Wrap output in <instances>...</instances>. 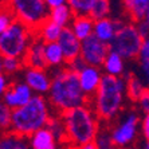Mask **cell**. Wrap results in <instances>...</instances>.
Returning a JSON list of instances; mask_svg holds the SVG:
<instances>
[{
  "label": "cell",
  "mask_w": 149,
  "mask_h": 149,
  "mask_svg": "<svg viewBox=\"0 0 149 149\" xmlns=\"http://www.w3.org/2000/svg\"><path fill=\"white\" fill-rule=\"evenodd\" d=\"M52 82L49 91V102L58 113L90 104V98L83 93L79 77L69 67L56 69L51 75Z\"/></svg>",
  "instance_id": "6da1fadb"
},
{
  "label": "cell",
  "mask_w": 149,
  "mask_h": 149,
  "mask_svg": "<svg viewBox=\"0 0 149 149\" xmlns=\"http://www.w3.org/2000/svg\"><path fill=\"white\" fill-rule=\"evenodd\" d=\"M70 148L93 142L101 129V120L90 105L71 109L61 114Z\"/></svg>",
  "instance_id": "7a4b0ae2"
},
{
  "label": "cell",
  "mask_w": 149,
  "mask_h": 149,
  "mask_svg": "<svg viewBox=\"0 0 149 149\" xmlns=\"http://www.w3.org/2000/svg\"><path fill=\"white\" fill-rule=\"evenodd\" d=\"M125 94L126 81L122 77H111L104 74L97 93L91 98L89 105L94 109L101 121L111 124L121 114Z\"/></svg>",
  "instance_id": "3957f363"
},
{
  "label": "cell",
  "mask_w": 149,
  "mask_h": 149,
  "mask_svg": "<svg viewBox=\"0 0 149 149\" xmlns=\"http://www.w3.org/2000/svg\"><path fill=\"white\" fill-rule=\"evenodd\" d=\"M51 117L49 100L35 94L27 105L12 110L10 132L28 139L35 132L46 128Z\"/></svg>",
  "instance_id": "277c9868"
},
{
  "label": "cell",
  "mask_w": 149,
  "mask_h": 149,
  "mask_svg": "<svg viewBox=\"0 0 149 149\" xmlns=\"http://www.w3.org/2000/svg\"><path fill=\"white\" fill-rule=\"evenodd\" d=\"M35 38V32L16 20L4 32H0V52L6 58L23 59L31 42Z\"/></svg>",
  "instance_id": "5b68a950"
},
{
  "label": "cell",
  "mask_w": 149,
  "mask_h": 149,
  "mask_svg": "<svg viewBox=\"0 0 149 149\" xmlns=\"http://www.w3.org/2000/svg\"><path fill=\"white\" fill-rule=\"evenodd\" d=\"M10 6L16 20L23 23L34 32L50 19L51 10L46 0H12L10 1Z\"/></svg>",
  "instance_id": "8992f818"
},
{
  "label": "cell",
  "mask_w": 149,
  "mask_h": 149,
  "mask_svg": "<svg viewBox=\"0 0 149 149\" xmlns=\"http://www.w3.org/2000/svg\"><path fill=\"white\" fill-rule=\"evenodd\" d=\"M110 132L118 149L132 148L133 144L139 140V133L141 132V120L139 113L134 110L121 113L110 124Z\"/></svg>",
  "instance_id": "52a82bcc"
},
{
  "label": "cell",
  "mask_w": 149,
  "mask_h": 149,
  "mask_svg": "<svg viewBox=\"0 0 149 149\" xmlns=\"http://www.w3.org/2000/svg\"><path fill=\"white\" fill-rule=\"evenodd\" d=\"M142 36L139 34V30L133 23H126L120 31L116 34L114 39L111 40L110 51L117 52L124 59L133 61L137 59L141 51Z\"/></svg>",
  "instance_id": "ba28073f"
},
{
  "label": "cell",
  "mask_w": 149,
  "mask_h": 149,
  "mask_svg": "<svg viewBox=\"0 0 149 149\" xmlns=\"http://www.w3.org/2000/svg\"><path fill=\"white\" fill-rule=\"evenodd\" d=\"M110 52V46L105 42L100 40L91 35L90 38L85 39L82 42V50H81V58L87 66L102 67L105 63V59Z\"/></svg>",
  "instance_id": "9c48e42d"
},
{
  "label": "cell",
  "mask_w": 149,
  "mask_h": 149,
  "mask_svg": "<svg viewBox=\"0 0 149 149\" xmlns=\"http://www.w3.org/2000/svg\"><path fill=\"white\" fill-rule=\"evenodd\" d=\"M34 91L24 81H16L3 94V104L8 106L11 110H15L27 105L34 98Z\"/></svg>",
  "instance_id": "30bf717a"
},
{
  "label": "cell",
  "mask_w": 149,
  "mask_h": 149,
  "mask_svg": "<svg viewBox=\"0 0 149 149\" xmlns=\"http://www.w3.org/2000/svg\"><path fill=\"white\" fill-rule=\"evenodd\" d=\"M23 81L31 87V90L38 95L49 94L52 78L46 70L40 69H26L23 73Z\"/></svg>",
  "instance_id": "8fae6325"
},
{
  "label": "cell",
  "mask_w": 149,
  "mask_h": 149,
  "mask_svg": "<svg viewBox=\"0 0 149 149\" xmlns=\"http://www.w3.org/2000/svg\"><path fill=\"white\" fill-rule=\"evenodd\" d=\"M58 45L62 49L63 55L66 58V62L70 63L81 58V50H82V42L74 35L73 30L66 27L62 30V34L58 39Z\"/></svg>",
  "instance_id": "7c38bea8"
},
{
  "label": "cell",
  "mask_w": 149,
  "mask_h": 149,
  "mask_svg": "<svg viewBox=\"0 0 149 149\" xmlns=\"http://www.w3.org/2000/svg\"><path fill=\"white\" fill-rule=\"evenodd\" d=\"M45 47H46L45 42L35 36L34 40H32L31 45H30V47H28L27 52H26L24 58H23V63H24L26 69L46 70L47 62H46Z\"/></svg>",
  "instance_id": "4fadbf2b"
},
{
  "label": "cell",
  "mask_w": 149,
  "mask_h": 149,
  "mask_svg": "<svg viewBox=\"0 0 149 149\" xmlns=\"http://www.w3.org/2000/svg\"><path fill=\"white\" fill-rule=\"evenodd\" d=\"M126 24L122 19H113V17H106L102 20L94 22V32L93 35L100 40L110 45L111 40L114 39L116 34Z\"/></svg>",
  "instance_id": "5bb4252c"
},
{
  "label": "cell",
  "mask_w": 149,
  "mask_h": 149,
  "mask_svg": "<svg viewBox=\"0 0 149 149\" xmlns=\"http://www.w3.org/2000/svg\"><path fill=\"white\" fill-rule=\"evenodd\" d=\"M78 77H79V83L83 93L86 94L91 101V98L95 95L98 87H100L101 81L104 78V74H102L100 67L86 66L81 73H78Z\"/></svg>",
  "instance_id": "9a60e30c"
},
{
  "label": "cell",
  "mask_w": 149,
  "mask_h": 149,
  "mask_svg": "<svg viewBox=\"0 0 149 149\" xmlns=\"http://www.w3.org/2000/svg\"><path fill=\"white\" fill-rule=\"evenodd\" d=\"M31 149H59L61 142L49 128H43L28 137Z\"/></svg>",
  "instance_id": "2e32d148"
},
{
  "label": "cell",
  "mask_w": 149,
  "mask_h": 149,
  "mask_svg": "<svg viewBox=\"0 0 149 149\" xmlns=\"http://www.w3.org/2000/svg\"><path fill=\"white\" fill-rule=\"evenodd\" d=\"M70 28L73 30L74 35L83 42L85 39L90 38L94 32V20L90 16H75L73 23L70 26Z\"/></svg>",
  "instance_id": "e0dca14e"
},
{
  "label": "cell",
  "mask_w": 149,
  "mask_h": 149,
  "mask_svg": "<svg viewBox=\"0 0 149 149\" xmlns=\"http://www.w3.org/2000/svg\"><path fill=\"white\" fill-rule=\"evenodd\" d=\"M45 55H46L47 67H52V69L56 70V69H62V66L67 65L66 58L63 55V51L59 47L58 42H55V43H46Z\"/></svg>",
  "instance_id": "ac0fdd59"
},
{
  "label": "cell",
  "mask_w": 149,
  "mask_h": 149,
  "mask_svg": "<svg viewBox=\"0 0 149 149\" xmlns=\"http://www.w3.org/2000/svg\"><path fill=\"white\" fill-rule=\"evenodd\" d=\"M102 69H104L106 75L122 77L125 74V59L121 55H118L117 52L110 51L105 59Z\"/></svg>",
  "instance_id": "d6986e66"
},
{
  "label": "cell",
  "mask_w": 149,
  "mask_h": 149,
  "mask_svg": "<svg viewBox=\"0 0 149 149\" xmlns=\"http://www.w3.org/2000/svg\"><path fill=\"white\" fill-rule=\"evenodd\" d=\"M62 27H59L58 24H55L54 22L49 19L35 31V36L42 39L45 43H55V42H58L59 36L62 34Z\"/></svg>",
  "instance_id": "ffe728a7"
},
{
  "label": "cell",
  "mask_w": 149,
  "mask_h": 149,
  "mask_svg": "<svg viewBox=\"0 0 149 149\" xmlns=\"http://www.w3.org/2000/svg\"><path fill=\"white\" fill-rule=\"evenodd\" d=\"M74 17H75V15H74L71 7L69 6V3H65L63 6L55 8V10H51V12H50V20L62 28L70 27Z\"/></svg>",
  "instance_id": "44dd1931"
},
{
  "label": "cell",
  "mask_w": 149,
  "mask_h": 149,
  "mask_svg": "<svg viewBox=\"0 0 149 149\" xmlns=\"http://www.w3.org/2000/svg\"><path fill=\"white\" fill-rule=\"evenodd\" d=\"M122 4L133 22L139 23L144 20L146 8H148V0H126Z\"/></svg>",
  "instance_id": "7402d4cb"
},
{
  "label": "cell",
  "mask_w": 149,
  "mask_h": 149,
  "mask_svg": "<svg viewBox=\"0 0 149 149\" xmlns=\"http://www.w3.org/2000/svg\"><path fill=\"white\" fill-rule=\"evenodd\" d=\"M0 149H31V146L28 139L12 132H6L0 140Z\"/></svg>",
  "instance_id": "603a6c76"
},
{
  "label": "cell",
  "mask_w": 149,
  "mask_h": 149,
  "mask_svg": "<svg viewBox=\"0 0 149 149\" xmlns=\"http://www.w3.org/2000/svg\"><path fill=\"white\" fill-rule=\"evenodd\" d=\"M139 61V70H140V78L145 86L149 89V38L144 39L141 46V51L137 58Z\"/></svg>",
  "instance_id": "cb8c5ba5"
},
{
  "label": "cell",
  "mask_w": 149,
  "mask_h": 149,
  "mask_svg": "<svg viewBox=\"0 0 149 149\" xmlns=\"http://www.w3.org/2000/svg\"><path fill=\"white\" fill-rule=\"evenodd\" d=\"M146 89L148 87L145 86V83L142 82L139 75H132L126 81V95L133 102H139L142 94L146 91Z\"/></svg>",
  "instance_id": "d4e9b609"
},
{
  "label": "cell",
  "mask_w": 149,
  "mask_h": 149,
  "mask_svg": "<svg viewBox=\"0 0 149 149\" xmlns=\"http://www.w3.org/2000/svg\"><path fill=\"white\" fill-rule=\"evenodd\" d=\"M94 144H95L97 149H118L113 141V137H111L110 125H105V126L101 125V129L94 140Z\"/></svg>",
  "instance_id": "484cf974"
},
{
  "label": "cell",
  "mask_w": 149,
  "mask_h": 149,
  "mask_svg": "<svg viewBox=\"0 0 149 149\" xmlns=\"http://www.w3.org/2000/svg\"><path fill=\"white\" fill-rule=\"evenodd\" d=\"M110 12H111V3L109 0H94L93 8H91L89 16L94 22H98L102 20V19H106V17H110L109 16Z\"/></svg>",
  "instance_id": "4316f807"
},
{
  "label": "cell",
  "mask_w": 149,
  "mask_h": 149,
  "mask_svg": "<svg viewBox=\"0 0 149 149\" xmlns=\"http://www.w3.org/2000/svg\"><path fill=\"white\" fill-rule=\"evenodd\" d=\"M46 128H49L50 130L54 133V136H55L56 140H58L61 144H62V142H66L67 144L66 130H65V125H63V121H62V118H61V116H59V117L52 116V117L50 118V121H49V124H47ZM67 145H69V144H67Z\"/></svg>",
  "instance_id": "83f0119b"
},
{
  "label": "cell",
  "mask_w": 149,
  "mask_h": 149,
  "mask_svg": "<svg viewBox=\"0 0 149 149\" xmlns=\"http://www.w3.org/2000/svg\"><path fill=\"white\" fill-rule=\"evenodd\" d=\"M93 1L94 0H69L67 3L75 16H89L93 8Z\"/></svg>",
  "instance_id": "f1b7e54d"
},
{
  "label": "cell",
  "mask_w": 149,
  "mask_h": 149,
  "mask_svg": "<svg viewBox=\"0 0 149 149\" xmlns=\"http://www.w3.org/2000/svg\"><path fill=\"white\" fill-rule=\"evenodd\" d=\"M24 66L23 63V59L19 58H6V56H1V62H0V67H1V71L4 74H15L17 71H20L22 67Z\"/></svg>",
  "instance_id": "f546056e"
},
{
  "label": "cell",
  "mask_w": 149,
  "mask_h": 149,
  "mask_svg": "<svg viewBox=\"0 0 149 149\" xmlns=\"http://www.w3.org/2000/svg\"><path fill=\"white\" fill-rule=\"evenodd\" d=\"M16 22V17L12 8H11L10 3H8V7H3L1 8V14H0V32H4L8 27L14 24Z\"/></svg>",
  "instance_id": "4dcf8cb0"
},
{
  "label": "cell",
  "mask_w": 149,
  "mask_h": 149,
  "mask_svg": "<svg viewBox=\"0 0 149 149\" xmlns=\"http://www.w3.org/2000/svg\"><path fill=\"white\" fill-rule=\"evenodd\" d=\"M11 122H12V110L1 102L0 105V126L3 130L10 132Z\"/></svg>",
  "instance_id": "1f68e13d"
},
{
  "label": "cell",
  "mask_w": 149,
  "mask_h": 149,
  "mask_svg": "<svg viewBox=\"0 0 149 149\" xmlns=\"http://www.w3.org/2000/svg\"><path fill=\"white\" fill-rule=\"evenodd\" d=\"M139 105L141 111L144 113V116L149 114V89H146V91L142 94V97L139 101Z\"/></svg>",
  "instance_id": "d6a6232c"
},
{
  "label": "cell",
  "mask_w": 149,
  "mask_h": 149,
  "mask_svg": "<svg viewBox=\"0 0 149 149\" xmlns=\"http://www.w3.org/2000/svg\"><path fill=\"white\" fill-rule=\"evenodd\" d=\"M87 65L85 62H83V59L82 58H78V59H75V61H73V62H70V63H67V67L69 69H71L74 71V73H81L85 67H86Z\"/></svg>",
  "instance_id": "836d02e7"
},
{
  "label": "cell",
  "mask_w": 149,
  "mask_h": 149,
  "mask_svg": "<svg viewBox=\"0 0 149 149\" xmlns=\"http://www.w3.org/2000/svg\"><path fill=\"white\" fill-rule=\"evenodd\" d=\"M141 134L144 141H149V114H145L141 120Z\"/></svg>",
  "instance_id": "e575fe53"
},
{
  "label": "cell",
  "mask_w": 149,
  "mask_h": 149,
  "mask_svg": "<svg viewBox=\"0 0 149 149\" xmlns=\"http://www.w3.org/2000/svg\"><path fill=\"white\" fill-rule=\"evenodd\" d=\"M136 27L139 30V34L142 36V39H146L149 38V26L146 24L145 22H139V23H136Z\"/></svg>",
  "instance_id": "d590c367"
},
{
  "label": "cell",
  "mask_w": 149,
  "mask_h": 149,
  "mask_svg": "<svg viewBox=\"0 0 149 149\" xmlns=\"http://www.w3.org/2000/svg\"><path fill=\"white\" fill-rule=\"evenodd\" d=\"M11 86H12V85L10 83V79H8L7 74L1 73V75H0V93L4 94Z\"/></svg>",
  "instance_id": "8d00e7d4"
},
{
  "label": "cell",
  "mask_w": 149,
  "mask_h": 149,
  "mask_svg": "<svg viewBox=\"0 0 149 149\" xmlns=\"http://www.w3.org/2000/svg\"><path fill=\"white\" fill-rule=\"evenodd\" d=\"M46 3H47L50 10H55V8L63 6V4L67 3V1H65V0H46Z\"/></svg>",
  "instance_id": "74e56055"
},
{
  "label": "cell",
  "mask_w": 149,
  "mask_h": 149,
  "mask_svg": "<svg viewBox=\"0 0 149 149\" xmlns=\"http://www.w3.org/2000/svg\"><path fill=\"white\" fill-rule=\"evenodd\" d=\"M79 149H97V146H95V144L93 142H89V144H85V145L79 146Z\"/></svg>",
  "instance_id": "f35d334b"
},
{
  "label": "cell",
  "mask_w": 149,
  "mask_h": 149,
  "mask_svg": "<svg viewBox=\"0 0 149 149\" xmlns=\"http://www.w3.org/2000/svg\"><path fill=\"white\" fill-rule=\"evenodd\" d=\"M144 22L146 24L149 26V0H148V8H146V12H145V17H144Z\"/></svg>",
  "instance_id": "ab89813d"
},
{
  "label": "cell",
  "mask_w": 149,
  "mask_h": 149,
  "mask_svg": "<svg viewBox=\"0 0 149 149\" xmlns=\"http://www.w3.org/2000/svg\"><path fill=\"white\" fill-rule=\"evenodd\" d=\"M141 149H149V141H144V142H142Z\"/></svg>",
  "instance_id": "60d3db41"
},
{
  "label": "cell",
  "mask_w": 149,
  "mask_h": 149,
  "mask_svg": "<svg viewBox=\"0 0 149 149\" xmlns=\"http://www.w3.org/2000/svg\"><path fill=\"white\" fill-rule=\"evenodd\" d=\"M121 149H134V148H121Z\"/></svg>",
  "instance_id": "b9f144b4"
},
{
  "label": "cell",
  "mask_w": 149,
  "mask_h": 149,
  "mask_svg": "<svg viewBox=\"0 0 149 149\" xmlns=\"http://www.w3.org/2000/svg\"><path fill=\"white\" fill-rule=\"evenodd\" d=\"M70 149H79V148H70Z\"/></svg>",
  "instance_id": "7bdbcfd3"
}]
</instances>
